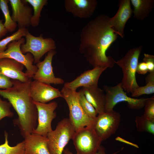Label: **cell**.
Instances as JSON below:
<instances>
[{
	"label": "cell",
	"instance_id": "1",
	"mask_svg": "<svg viewBox=\"0 0 154 154\" xmlns=\"http://www.w3.org/2000/svg\"><path fill=\"white\" fill-rule=\"evenodd\" d=\"M110 17L98 15L82 28L80 35L79 50L86 60L93 67L112 68L115 61L107 56L106 52L117 38L109 24Z\"/></svg>",
	"mask_w": 154,
	"mask_h": 154
},
{
	"label": "cell",
	"instance_id": "37",
	"mask_svg": "<svg viewBox=\"0 0 154 154\" xmlns=\"http://www.w3.org/2000/svg\"><path fill=\"white\" fill-rule=\"evenodd\" d=\"M25 154H26L25 153Z\"/></svg>",
	"mask_w": 154,
	"mask_h": 154
},
{
	"label": "cell",
	"instance_id": "35",
	"mask_svg": "<svg viewBox=\"0 0 154 154\" xmlns=\"http://www.w3.org/2000/svg\"><path fill=\"white\" fill-rule=\"evenodd\" d=\"M3 21V20L0 19V40L1 38L5 36L8 32L5 27Z\"/></svg>",
	"mask_w": 154,
	"mask_h": 154
},
{
	"label": "cell",
	"instance_id": "21",
	"mask_svg": "<svg viewBox=\"0 0 154 154\" xmlns=\"http://www.w3.org/2000/svg\"><path fill=\"white\" fill-rule=\"evenodd\" d=\"M133 7V17L142 21L147 18L154 7V0H130Z\"/></svg>",
	"mask_w": 154,
	"mask_h": 154
},
{
	"label": "cell",
	"instance_id": "31",
	"mask_svg": "<svg viewBox=\"0 0 154 154\" xmlns=\"http://www.w3.org/2000/svg\"><path fill=\"white\" fill-rule=\"evenodd\" d=\"M143 61L147 64L148 72H150L154 71V55L145 53Z\"/></svg>",
	"mask_w": 154,
	"mask_h": 154
},
{
	"label": "cell",
	"instance_id": "29",
	"mask_svg": "<svg viewBox=\"0 0 154 154\" xmlns=\"http://www.w3.org/2000/svg\"><path fill=\"white\" fill-rule=\"evenodd\" d=\"M144 112L143 115L150 120H154V96L147 98L144 106Z\"/></svg>",
	"mask_w": 154,
	"mask_h": 154
},
{
	"label": "cell",
	"instance_id": "14",
	"mask_svg": "<svg viewBox=\"0 0 154 154\" xmlns=\"http://www.w3.org/2000/svg\"><path fill=\"white\" fill-rule=\"evenodd\" d=\"M30 91L35 102L46 103L54 99L62 97L61 91L58 89L35 80L31 81Z\"/></svg>",
	"mask_w": 154,
	"mask_h": 154
},
{
	"label": "cell",
	"instance_id": "9",
	"mask_svg": "<svg viewBox=\"0 0 154 154\" xmlns=\"http://www.w3.org/2000/svg\"><path fill=\"white\" fill-rule=\"evenodd\" d=\"M23 37L17 41H14L9 44L7 49L0 53V59L9 58L14 60L22 64L26 70L25 72L31 78L36 72L37 68L33 64L34 60L31 54L28 52L24 54L21 50V45L25 42Z\"/></svg>",
	"mask_w": 154,
	"mask_h": 154
},
{
	"label": "cell",
	"instance_id": "36",
	"mask_svg": "<svg viewBox=\"0 0 154 154\" xmlns=\"http://www.w3.org/2000/svg\"><path fill=\"white\" fill-rule=\"evenodd\" d=\"M116 140L119 141H120L128 145H131L136 148H138L139 147L136 144L131 143V142L127 141L121 137L118 136L116 137L115 139Z\"/></svg>",
	"mask_w": 154,
	"mask_h": 154
},
{
	"label": "cell",
	"instance_id": "33",
	"mask_svg": "<svg viewBox=\"0 0 154 154\" xmlns=\"http://www.w3.org/2000/svg\"><path fill=\"white\" fill-rule=\"evenodd\" d=\"M123 149V147L121 148V149L112 154H117L119 152L121 151ZM63 153V154H74L71 152L68 148H66L64 149ZM94 154H107L106 153L105 148L102 145H100L99 148L97 152Z\"/></svg>",
	"mask_w": 154,
	"mask_h": 154
},
{
	"label": "cell",
	"instance_id": "32",
	"mask_svg": "<svg viewBox=\"0 0 154 154\" xmlns=\"http://www.w3.org/2000/svg\"><path fill=\"white\" fill-rule=\"evenodd\" d=\"M13 86V82L10 78L0 73V88L6 89L11 88Z\"/></svg>",
	"mask_w": 154,
	"mask_h": 154
},
{
	"label": "cell",
	"instance_id": "12",
	"mask_svg": "<svg viewBox=\"0 0 154 154\" xmlns=\"http://www.w3.org/2000/svg\"><path fill=\"white\" fill-rule=\"evenodd\" d=\"M56 53L55 50L49 51L42 61L37 63V70L32 77L34 80L50 84H62L64 83L63 79L55 76L53 71L52 61Z\"/></svg>",
	"mask_w": 154,
	"mask_h": 154
},
{
	"label": "cell",
	"instance_id": "26",
	"mask_svg": "<svg viewBox=\"0 0 154 154\" xmlns=\"http://www.w3.org/2000/svg\"><path fill=\"white\" fill-rule=\"evenodd\" d=\"M135 121L138 132H147L154 134V120L149 119L141 116H136Z\"/></svg>",
	"mask_w": 154,
	"mask_h": 154
},
{
	"label": "cell",
	"instance_id": "30",
	"mask_svg": "<svg viewBox=\"0 0 154 154\" xmlns=\"http://www.w3.org/2000/svg\"><path fill=\"white\" fill-rule=\"evenodd\" d=\"M11 106L9 102L3 100L0 97V120L5 117L13 116L14 113L10 109Z\"/></svg>",
	"mask_w": 154,
	"mask_h": 154
},
{
	"label": "cell",
	"instance_id": "2",
	"mask_svg": "<svg viewBox=\"0 0 154 154\" xmlns=\"http://www.w3.org/2000/svg\"><path fill=\"white\" fill-rule=\"evenodd\" d=\"M11 80L13 86L0 90V95L8 100L17 113L18 117L13 123L18 126L24 138L27 134L32 133L37 125V111L30 93L31 81L23 82L17 80Z\"/></svg>",
	"mask_w": 154,
	"mask_h": 154
},
{
	"label": "cell",
	"instance_id": "34",
	"mask_svg": "<svg viewBox=\"0 0 154 154\" xmlns=\"http://www.w3.org/2000/svg\"><path fill=\"white\" fill-rule=\"evenodd\" d=\"M148 72L147 64L145 62L143 61L138 63L136 70L137 72L140 74H145Z\"/></svg>",
	"mask_w": 154,
	"mask_h": 154
},
{
	"label": "cell",
	"instance_id": "18",
	"mask_svg": "<svg viewBox=\"0 0 154 154\" xmlns=\"http://www.w3.org/2000/svg\"><path fill=\"white\" fill-rule=\"evenodd\" d=\"M12 8L13 20L17 23L19 28H26L31 25L32 9L21 0H9Z\"/></svg>",
	"mask_w": 154,
	"mask_h": 154
},
{
	"label": "cell",
	"instance_id": "8",
	"mask_svg": "<svg viewBox=\"0 0 154 154\" xmlns=\"http://www.w3.org/2000/svg\"><path fill=\"white\" fill-rule=\"evenodd\" d=\"M121 120L119 113L114 110L98 114L93 128L102 141L114 134L119 128Z\"/></svg>",
	"mask_w": 154,
	"mask_h": 154
},
{
	"label": "cell",
	"instance_id": "23",
	"mask_svg": "<svg viewBox=\"0 0 154 154\" xmlns=\"http://www.w3.org/2000/svg\"><path fill=\"white\" fill-rule=\"evenodd\" d=\"M145 80V85L139 86L131 93V96L133 98L137 97L143 94H149L154 93V71L149 72L146 77Z\"/></svg>",
	"mask_w": 154,
	"mask_h": 154
},
{
	"label": "cell",
	"instance_id": "16",
	"mask_svg": "<svg viewBox=\"0 0 154 154\" xmlns=\"http://www.w3.org/2000/svg\"><path fill=\"white\" fill-rule=\"evenodd\" d=\"M108 68L97 66L86 71L73 81L64 83V86L71 89L76 90L78 87H88L98 86L99 78Z\"/></svg>",
	"mask_w": 154,
	"mask_h": 154
},
{
	"label": "cell",
	"instance_id": "22",
	"mask_svg": "<svg viewBox=\"0 0 154 154\" xmlns=\"http://www.w3.org/2000/svg\"><path fill=\"white\" fill-rule=\"evenodd\" d=\"M24 2L29 3L33 7V15L31 20V25L35 27L38 25L41 17V12L43 7L47 4V0H23Z\"/></svg>",
	"mask_w": 154,
	"mask_h": 154
},
{
	"label": "cell",
	"instance_id": "7",
	"mask_svg": "<svg viewBox=\"0 0 154 154\" xmlns=\"http://www.w3.org/2000/svg\"><path fill=\"white\" fill-rule=\"evenodd\" d=\"M25 37L26 41L21 45V50L24 54L28 52L31 54L34 58V63L40 61L45 54L56 48L54 40L50 38H44L42 34L35 37L28 31Z\"/></svg>",
	"mask_w": 154,
	"mask_h": 154
},
{
	"label": "cell",
	"instance_id": "19",
	"mask_svg": "<svg viewBox=\"0 0 154 154\" xmlns=\"http://www.w3.org/2000/svg\"><path fill=\"white\" fill-rule=\"evenodd\" d=\"M24 138L25 154H50L47 137L32 133L27 134Z\"/></svg>",
	"mask_w": 154,
	"mask_h": 154
},
{
	"label": "cell",
	"instance_id": "25",
	"mask_svg": "<svg viewBox=\"0 0 154 154\" xmlns=\"http://www.w3.org/2000/svg\"><path fill=\"white\" fill-rule=\"evenodd\" d=\"M9 2L8 0H0V9L4 17V26L8 32L14 31L17 27V23L12 19L10 15L8 6Z\"/></svg>",
	"mask_w": 154,
	"mask_h": 154
},
{
	"label": "cell",
	"instance_id": "6",
	"mask_svg": "<svg viewBox=\"0 0 154 154\" xmlns=\"http://www.w3.org/2000/svg\"><path fill=\"white\" fill-rule=\"evenodd\" d=\"M106 102L105 112L113 110L115 106L121 102L127 103L128 107L133 110H139L143 108L147 98H136L128 96L125 92L120 83L114 86L104 85Z\"/></svg>",
	"mask_w": 154,
	"mask_h": 154
},
{
	"label": "cell",
	"instance_id": "5",
	"mask_svg": "<svg viewBox=\"0 0 154 154\" xmlns=\"http://www.w3.org/2000/svg\"><path fill=\"white\" fill-rule=\"evenodd\" d=\"M76 132L68 118H65L59 121L54 130L47 136V147L50 154H62L69 141L72 139Z\"/></svg>",
	"mask_w": 154,
	"mask_h": 154
},
{
	"label": "cell",
	"instance_id": "11",
	"mask_svg": "<svg viewBox=\"0 0 154 154\" xmlns=\"http://www.w3.org/2000/svg\"><path fill=\"white\" fill-rule=\"evenodd\" d=\"M38 113L37 125L32 133L47 137L52 129L51 123L56 116L55 110L58 107L56 102L48 103L35 102Z\"/></svg>",
	"mask_w": 154,
	"mask_h": 154
},
{
	"label": "cell",
	"instance_id": "4",
	"mask_svg": "<svg viewBox=\"0 0 154 154\" xmlns=\"http://www.w3.org/2000/svg\"><path fill=\"white\" fill-rule=\"evenodd\" d=\"M143 48L141 45L131 49L122 58L115 61L121 68L123 76L120 83L124 91L128 93H131L139 86L136 80L135 74Z\"/></svg>",
	"mask_w": 154,
	"mask_h": 154
},
{
	"label": "cell",
	"instance_id": "24",
	"mask_svg": "<svg viewBox=\"0 0 154 154\" xmlns=\"http://www.w3.org/2000/svg\"><path fill=\"white\" fill-rule=\"evenodd\" d=\"M8 133L4 132L5 143L0 145V154H25L24 141L17 143L14 146H11L9 144Z\"/></svg>",
	"mask_w": 154,
	"mask_h": 154
},
{
	"label": "cell",
	"instance_id": "13",
	"mask_svg": "<svg viewBox=\"0 0 154 154\" xmlns=\"http://www.w3.org/2000/svg\"><path fill=\"white\" fill-rule=\"evenodd\" d=\"M130 0H119L117 12L113 17L109 19L110 26L114 31L121 38L124 36L125 25L133 13Z\"/></svg>",
	"mask_w": 154,
	"mask_h": 154
},
{
	"label": "cell",
	"instance_id": "10",
	"mask_svg": "<svg viewBox=\"0 0 154 154\" xmlns=\"http://www.w3.org/2000/svg\"><path fill=\"white\" fill-rule=\"evenodd\" d=\"M72 140L77 154H94L102 142L93 127H86L76 133Z\"/></svg>",
	"mask_w": 154,
	"mask_h": 154
},
{
	"label": "cell",
	"instance_id": "20",
	"mask_svg": "<svg viewBox=\"0 0 154 154\" xmlns=\"http://www.w3.org/2000/svg\"><path fill=\"white\" fill-rule=\"evenodd\" d=\"M87 100L92 105L98 114L105 112L106 95L98 86L83 87L81 89Z\"/></svg>",
	"mask_w": 154,
	"mask_h": 154
},
{
	"label": "cell",
	"instance_id": "3",
	"mask_svg": "<svg viewBox=\"0 0 154 154\" xmlns=\"http://www.w3.org/2000/svg\"><path fill=\"white\" fill-rule=\"evenodd\" d=\"M61 92L62 97L69 108V118L76 133L86 127H93L95 119L90 117L85 113L79 102L78 92L64 86Z\"/></svg>",
	"mask_w": 154,
	"mask_h": 154
},
{
	"label": "cell",
	"instance_id": "17",
	"mask_svg": "<svg viewBox=\"0 0 154 154\" xmlns=\"http://www.w3.org/2000/svg\"><path fill=\"white\" fill-rule=\"evenodd\" d=\"M24 66L13 59L9 58L0 59V73L13 80L23 82L31 81L27 74L23 71Z\"/></svg>",
	"mask_w": 154,
	"mask_h": 154
},
{
	"label": "cell",
	"instance_id": "27",
	"mask_svg": "<svg viewBox=\"0 0 154 154\" xmlns=\"http://www.w3.org/2000/svg\"><path fill=\"white\" fill-rule=\"evenodd\" d=\"M28 30L26 28H19L18 30L9 36L0 40V53L4 51L8 44L14 41H17L25 37Z\"/></svg>",
	"mask_w": 154,
	"mask_h": 154
},
{
	"label": "cell",
	"instance_id": "28",
	"mask_svg": "<svg viewBox=\"0 0 154 154\" xmlns=\"http://www.w3.org/2000/svg\"><path fill=\"white\" fill-rule=\"evenodd\" d=\"M78 92L79 102L83 111L90 117L96 118L98 114L95 109L86 99L81 89Z\"/></svg>",
	"mask_w": 154,
	"mask_h": 154
},
{
	"label": "cell",
	"instance_id": "15",
	"mask_svg": "<svg viewBox=\"0 0 154 154\" xmlns=\"http://www.w3.org/2000/svg\"><path fill=\"white\" fill-rule=\"evenodd\" d=\"M98 5L96 0H65V11L74 17L87 19L92 15Z\"/></svg>",
	"mask_w": 154,
	"mask_h": 154
}]
</instances>
